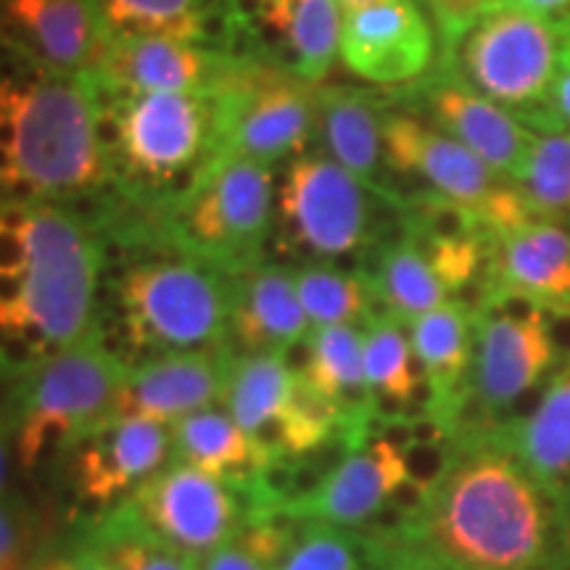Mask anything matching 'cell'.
Masks as SVG:
<instances>
[{"instance_id":"28","label":"cell","mask_w":570,"mask_h":570,"mask_svg":"<svg viewBox=\"0 0 570 570\" xmlns=\"http://www.w3.org/2000/svg\"><path fill=\"white\" fill-rule=\"evenodd\" d=\"M365 333V375L375 402L377 423H399L428 415L425 375L396 317L375 315L362 325Z\"/></svg>"},{"instance_id":"22","label":"cell","mask_w":570,"mask_h":570,"mask_svg":"<svg viewBox=\"0 0 570 570\" xmlns=\"http://www.w3.org/2000/svg\"><path fill=\"white\" fill-rule=\"evenodd\" d=\"M294 273L277 265H256L233 275L230 344L238 354H288L309 333Z\"/></svg>"},{"instance_id":"37","label":"cell","mask_w":570,"mask_h":570,"mask_svg":"<svg viewBox=\"0 0 570 570\" xmlns=\"http://www.w3.org/2000/svg\"><path fill=\"white\" fill-rule=\"evenodd\" d=\"M198 570H275L265 558L248 550L238 537L198 560Z\"/></svg>"},{"instance_id":"2","label":"cell","mask_w":570,"mask_h":570,"mask_svg":"<svg viewBox=\"0 0 570 570\" xmlns=\"http://www.w3.org/2000/svg\"><path fill=\"white\" fill-rule=\"evenodd\" d=\"M3 373L98 333V283L106 265L101 227L88 214L53 202H3Z\"/></svg>"},{"instance_id":"40","label":"cell","mask_w":570,"mask_h":570,"mask_svg":"<svg viewBox=\"0 0 570 570\" xmlns=\"http://www.w3.org/2000/svg\"><path fill=\"white\" fill-rule=\"evenodd\" d=\"M508 3L539 13V17L550 19L570 32V0H508Z\"/></svg>"},{"instance_id":"14","label":"cell","mask_w":570,"mask_h":570,"mask_svg":"<svg viewBox=\"0 0 570 570\" xmlns=\"http://www.w3.org/2000/svg\"><path fill=\"white\" fill-rule=\"evenodd\" d=\"M399 101L428 125L481 156L494 173L512 183L529 159L533 140L531 127L470 88L452 69L433 67L431 75L404 90Z\"/></svg>"},{"instance_id":"13","label":"cell","mask_w":570,"mask_h":570,"mask_svg":"<svg viewBox=\"0 0 570 570\" xmlns=\"http://www.w3.org/2000/svg\"><path fill=\"white\" fill-rule=\"evenodd\" d=\"M148 531L202 560L238 537L248 520L246 489L169 460L127 497Z\"/></svg>"},{"instance_id":"33","label":"cell","mask_w":570,"mask_h":570,"mask_svg":"<svg viewBox=\"0 0 570 570\" xmlns=\"http://www.w3.org/2000/svg\"><path fill=\"white\" fill-rule=\"evenodd\" d=\"M275 570H381L373 539L298 518Z\"/></svg>"},{"instance_id":"8","label":"cell","mask_w":570,"mask_h":570,"mask_svg":"<svg viewBox=\"0 0 570 570\" xmlns=\"http://www.w3.org/2000/svg\"><path fill=\"white\" fill-rule=\"evenodd\" d=\"M473 362L460 433L494 431L518 417L533 391L562 367L547 327V306L504 285L481 283L473 306Z\"/></svg>"},{"instance_id":"36","label":"cell","mask_w":570,"mask_h":570,"mask_svg":"<svg viewBox=\"0 0 570 570\" xmlns=\"http://www.w3.org/2000/svg\"><path fill=\"white\" fill-rule=\"evenodd\" d=\"M0 566L3 570H19L21 558H24V547H27V529H30V520H27L24 512H21V504L17 499L9 497L3 499V518H0Z\"/></svg>"},{"instance_id":"9","label":"cell","mask_w":570,"mask_h":570,"mask_svg":"<svg viewBox=\"0 0 570 570\" xmlns=\"http://www.w3.org/2000/svg\"><path fill=\"white\" fill-rule=\"evenodd\" d=\"M570 32L515 3L499 6L460 42L452 69L529 127L552 122V92Z\"/></svg>"},{"instance_id":"20","label":"cell","mask_w":570,"mask_h":570,"mask_svg":"<svg viewBox=\"0 0 570 570\" xmlns=\"http://www.w3.org/2000/svg\"><path fill=\"white\" fill-rule=\"evenodd\" d=\"M75 449L71 483L82 502L109 508L173 458V428L138 415H114Z\"/></svg>"},{"instance_id":"34","label":"cell","mask_w":570,"mask_h":570,"mask_svg":"<svg viewBox=\"0 0 570 570\" xmlns=\"http://www.w3.org/2000/svg\"><path fill=\"white\" fill-rule=\"evenodd\" d=\"M431 17L433 32L439 40L436 67H446L452 61L460 42L468 38L491 11L504 6L508 0H420Z\"/></svg>"},{"instance_id":"41","label":"cell","mask_w":570,"mask_h":570,"mask_svg":"<svg viewBox=\"0 0 570 570\" xmlns=\"http://www.w3.org/2000/svg\"><path fill=\"white\" fill-rule=\"evenodd\" d=\"M275 3H283V0H238L240 11L244 13L259 11V9H265V6H275Z\"/></svg>"},{"instance_id":"4","label":"cell","mask_w":570,"mask_h":570,"mask_svg":"<svg viewBox=\"0 0 570 570\" xmlns=\"http://www.w3.org/2000/svg\"><path fill=\"white\" fill-rule=\"evenodd\" d=\"M217 92H104L114 190L127 204L154 219L196 183L219 151Z\"/></svg>"},{"instance_id":"21","label":"cell","mask_w":570,"mask_h":570,"mask_svg":"<svg viewBox=\"0 0 570 570\" xmlns=\"http://www.w3.org/2000/svg\"><path fill=\"white\" fill-rule=\"evenodd\" d=\"M410 341L428 386V417L449 436H458L468 404V377L473 362V309L465 302H446L412 320Z\"/></svg>"},{"instance_id":"11","label":"cell","mask_w":570,"mask_h":570,"mask_svg":"<svg viewBox=\"0 0 570 570\" xmlns=\"http://www.w3.org/2000/svg\"><path fill=\"white\" fill-rule=\"evenodd\" d=\"M219 151L273 167L317 138V88L281 63L246 56L217 92Z\"/></svg>"},{"instance_id":"10","label":"cell","mask_w":570,"mask_h":570,"mask_svg":"<svg viewBox=\"0 0 570 570\" xmlns=\"http://www.w3.org/2000/svg\"><path fill=\"white\" fill-rule=\"evenodd\" d=\"M381 188L360 180L327 154H298L275 188L277 248L306 262L365 256L377 240L373 196Z\"/></svg>"},{"instance_id":"31","label":"cell","mask_w":570,"mask_h":570,"mask_svg":"<svg viewBox=\"0 0 570 570\" xmlns=\"http://www.w3.org/2000/svg\"><path fill=\"white\" fill-rule=\"evenodd\" d=\"M294 281L312 327L365 325L375 315L373 291L362 273H346L331 262H306L294 269Z\"/></svg>"},{"instance_id":"1","label":"cell","mask_w":570,"mask_h":570,"mask_svg":"<svg viewBox=\"0 0 570 570\" xmlns=\"http://www.w3.org/2000/svg\"><path fill=\"white\" fill-rule=\"evenodd\" d=\"M404 531L462 570H570V499L531 473L499 428L454 436Z\"/></svg>"},{"instance_id":"17","label":"cell","mask_w":570,"mask_h":570,"mask_svg":"<svg viewBox=\"0 0 570 570\" xmlns=\"http://www.w3.org/2000/svg\"><path fill=\"white\" fill-rule=\"evenodd\" d=\"M246 56L156 35L109 38L96 82L106 96L125 92H217Z\"/></svg>"},{"instance_id":"38","label":"cell","mask_w":570,"mask_h":570,"mask_svg":"<svg viewBox=\"0 0 570 570\" xmlns=\"http://www.w3.org/2000/svg\"><path fill=\"white\" fill-rule=\"evenodd\" d=\"M42 570H117V568L111 566V560L106 558L101 547H96L90 539H85L80 547L69 550L63 558H56L53 562H48Z\"/></svg>"},{"instance_id":"12","label":"cell","mask_w":570,"mask_h":570,"mask_svg":"<svg viewBox=\"0 0 570 570\" xmlns=\"http://www.w3.org/2000/svg\"><path fill=\"white\" fill-rule=\"evenodd\" d=\"M383 132L391 173L415 177L433 194L465 206L494 235H504L533 219L515 183L494 173L481 156L428 125L417 114H386Z\"/></svg>"},{"instance_id":"29","label":"cell","mask_w":570,"mask_h":570,"mask_svg":"<svg viewBox=\"0 0 570 570\" xmlns=\"http://www.w3.org/2000/svg\"><path fill=\"white\" fill-rule=\"evenodd\" d=\"M169 460L194 465L238 487L256 479L273 462L244 428L235 423L230 412L217 407L202 410L173 425Z\"/></svg>"},{"instance_id":"16","label":"cell","mask_w":570,"mask_h":570,"mask_svg":"<svg viewBox=\"0 0 570 570\" xmlns=\"http://www.w3.org/2000/svg\"><path fill=\"white\" fill-rule=\"evenodd\" d=\"M341 61L373 85H415L439 61V40L420 0H383L344 11Z\"/></svg>"},{"instance_id":"18","label":"cell","mask_w":570,"mask_h":570,"mask_svg":"<svg viewBox=\"0 0 570 570\" xmlns=\"http://www.w3.org/2000/svg\"><path fill=\"white\" fill-rule=\"evenodd\" d=\"M6 53L96 80L109 32L96 0H0Z\"/></svg>"},{"instance_id":"26","label":"cell","mask_w":570,"mask_h":570,"mask_svg":"<svg viewBox=\"0 0 570 570\" xmlns=\"http://www.w3.org/2000/svg\"><path fill=\"white\" fill-rule=\"evenodd\" d=\"M302 373L320 396L338 410L346 428L377 425L375 402L365 375L362 325L312 327L304 338Z\"/></svg>"},{"instance_id":"39","label":"cell","mask_w":570,"mask_h":570,"mask_svg":"<svg viewBox=\"0 0 570 570\" xmlns=\"http://www.w3.org/2000/svg\"><path fill=\"white\" fill-rule=\"evenodd\" d=\"M550 114H552L554 125L566 127V130L570 132V46H568L566 61H562L558 82H554Z\"/></svg>"},{"instance_id":"23","label":"cell","mask_w":570,"mask_h":570,"mask_svg":"<svg viewBox=\"0 0 570 570\" xmlns=\"http://www.w3.org/2000/svg\"><path fill=\"white\" fill-rule=\"evenodd\" d=\"M96 6L109 38L156 35L235 56L233 46L248 32L238 0H96Z\"/></svg>"},{"instance_id":"5","label":"cell","mask_w":570,"mask_h":570,"mask_svg":"<svg viewBox=\"0 0 570 570\" xmlns=\"http://www.w3.org/2000/svg\"><path fill=\"white\" fill-rule=\"evenodd\" d=\"M111 283L119 331L142 360L230 341L233 275L169 246H142Z\"/></svg>"},{"instance_id":"32","label":"cell","mask_w":570,"mask_h":570,"mask_svg":"<svg viewBox=\"0 0 570 570\" xmlns=\"http://www.w3.org/2000/svg\"><path fill=\"white\" fill-rule=\"evenodd\" d=\"M88 539L117 570H198L196 558L148 531L127 499L92 523Z\"/></svg>"},{"instance_id":"35","label":"cell","mask_w":570,"mask_h":570,"mask_svg":"<svg viewBox=\"0 0 570 570\" xmlns=\"http://www.w3.org/2000/svg\"><path fill=\"white\" fill-rule=\"evenodd\" d=\"M367 537L373 539L381 570H462L428 550L410 531L367 533Z\"/></svg>"},{"instance_id":"25","label":"cell","mask_w":570,"mask_h":570,"mask_svg":"<svg viewBox=\"0 0 570 570\" xmlns=\"http://www.w3.org/2000/svg\"><path fill=\"white\" fill-rule=\"evenodd\" d=\"M386 106L373 92L346 85L317 88V138L323 154L375 188L386 161Z\"/></svg>"},{"instance_id":"27","label":"cell","mask_w":570,"mask_h":570,"mask_svg":"<svg viewBox=\"0 0 570 570\" xmlns=\"http://www.w3.org/2000/svg\"><path fill=\"white\" fill-rule=\"evenodd\" d=\"M244 17L275 40L281 67L306 82L323 80L341 53L344 9L338 0H283Z\"/></svg>"},{"instance_id":"30","label":"cell","mask_w":570,"mask_h":570,"mask_svg":"<svg viewBox=\"0 0 570 570\" xmlns=\"http://www.w3.org/2000/svg\"><path fill=\"white\" fill-rule=\"evenodd\" d=\"M531 130V151L515 185L533 219L570 230V132L554 122Z\"/></svg>"},{"instance_id":"7","label":"cell","mask_w":570,"mask_h":570,"mask_svg":"<svg viewBox=\"0 0 570 570\" xmlns=\"http://www.w3.org/2000/svg\"><path fill=\"white\" fill-rule=\"evenodd\" d=\"M127 373L130 365L106 346L98 331L82 344L6 375L11 386L6 431L17 436L19 465L32 470L51 444L71 449L119 415Z\"/></svg>"},{"instance_id":"3","label":"cell","mask_w":570,"mask_h":570,"mask_svg":"<svg viewBox=\"0 0 570 570\" xmlns=\"http://www.w3.org/2000/svg\"><path fill=\"white\" fill-rule=\"evenodd\" d=\"M0 180L3 202L69 206L114 194L104 92L92 77L9 53L0 82Z\"/></svg>"},{"instance_id":"24","label":"cell","mask_w":570,"mask_h":570,"mask_svg":"<svg viewBox=\"0 0 570 570\" xmlns=\"http://www.w3.org/2000/svg\"><path fill=\"white\" fill-rule=\"evenodd\" d=\"M356 273H362L373 291L375 315L396 317L404 325L446 304L452 296V291L446 288V283L433 267L431 256L402 225V217H399V235L377 240L362 256Z\"/></svg>"},{"instance_id":"15","label":"cell","mask_w":570,"mask_h":570,"mask_svg":"<svg viewBox=\"0 0 570 570\" xmlns=\"http://www.w3.org/2000/svg\"><path fill=\"white\" fill-rule=\"evenodd\" d=\"M410 491L425 494L412 481L407 446L399 444L386 428L375 425L370 436L327 475L323 489L291 515L365 533L377 520L391 515V510H399L410 525V512L402 502V494Z\"/></svg>"},{"instance_id":"42","label":"cell","mask_w":570,"mask_h":570,"mask_svg":"<svg viewBox=\"0 0 570 570\" xmlns=\"http://www.w3.org/2000/svg\"><path fill=\"white\" fill-rule=\"evenodd\" d=\"M383 3V0H338V6L344 11H354V9H365V6H375Z\"/></svg>"},{"instance_id":"19","label":"cell","mask_w":570,"mask_h":570,"mask_svg":"<svg viewBox=\"0 0 570 570\" xmlns=\"http://www.w3.org/2000/svg\"><path fill=\"white\" fill-rule=\"evenodd\" d=\"M235 346L227 344L151 356L130 367L125 381L122 415H138L169 425L183 417L212 410L227 399L235 365Z\"/></svg>"},{"instance_id":"6","label":"cell","mask_w":570,"mask_h":570,"mask_svg":"<svg viewBox=\"0 0 570 570\" xmlns=\"http://www.w3.org/2000/svg\"><path fill=\"white\" fill-rule=\"evenodd\" d=\"M273 227V169L230 151H217L196 183L154 217L161 246L225 275L262 265Z\"/></svg>"}]
</instances>
